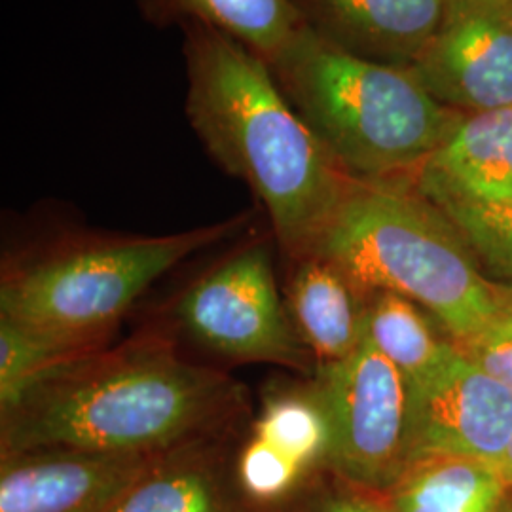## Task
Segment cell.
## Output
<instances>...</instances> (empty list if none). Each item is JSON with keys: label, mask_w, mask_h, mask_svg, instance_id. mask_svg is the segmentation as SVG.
I'll use <instances>...</instances> for the list:
<instances>
[{"label": "cell", "mask_w": 512, "mask_h": 512, "mask_svg": "<svg viewBox=\"0 0 512 512\" xmlns=\"http://www.w3.org/2000/svg\"><path fill=\"white\" fill-rule=\"evenodd\" d=\"M181 29L190 126L213 160L253 190L289 258L310 256L353 179L260 57L219 29Z\"/></svg>", "instance_id": "6da1fadb"}, {"label": "cell", "mask_w": 512, "mask_h": 512, "mask_svg": "<svg viewBox=\"0 0 512 512\" xmlns=\"http://www.w3.org/2000/svg\"><path fill=\"white\" fill-rule=\"evenodd\" d=\"M238 385L160 338L95 351L0 410L2 456L37 450L165 454L236 412Z\"/></svg>", "instance_id": "7a4b0ae2"}, {"label": "cell", "mask_w": 512, "mask_h": 512, "mask_svg": "<svg viewBox=\"0 0 512 512\" xmlns=\"http://www.w3.org/2000/svg\"><path fill=\"white\" fill-rule=\"evenodd\" d=\"M268 67L353 181L416 179L463 114L440 105L408 69L349 54L306 25Z\"/></svg>", "instance_id": "3957f363"}, {"label": "cell", "mask_w": 512, "mask_h": 512, "mask_svg": "<svg viewBox=\"0 0 512 512\" xmlns=\"http://www.w3.org/2000/svg\"><path fill=\"white\" fill-rule=\"evenodd\" d=\"M311 255L323 256L359 293H395L431 311L454 336L471 338L499 313L456 224L404 181H351Z\"/></svg>", "instance_id": "277c9868"}, {"label": "cell", "mask_w": 512, "mask_h": 512, "mask_svg": "<svg viewBox=\"0 0 512 512\" xmlns=\"http://www.w3.org/2000/svg\"><path fill=\"white\" fill-rule=\"evenodd\" d=\"M249 215L167 236L97 238L6 275L0 317L63 340L105 344L148 287L205 247L238 234Z\"/></svg>", "instance_id": "5b68a950"}, {"label": "cell", "mask_w": 512, "mask_h": 512, "mask_svg": "<svg viewBox=\"0 0 512 512\" xmlns=\"http://www.w3.org/2000/svg\"><path fill=\"white\" fill-rule=\"evenodd\" d=\"M315 389L332 429L329 465L385 494L410 465L408 378L365 338L348 359L319 366Z\"/></svg>", "instance_id": "8992f818"}, {"label": "cell", "mask_w": 512, "mask_h": 512, "mask_svg": "<svg viewBox=\"0 0 512 512\" xmlns=\"http://www.w3.org/2000/svg\"><path fill=\"white\" fill-rule=\"evenodd\" d=\"M177 317L198 342L224 357L294 370L310 363V349L281 302L264 241L239 249L188 287Z\"/></svg>", "instance_id": "52a82bcc"}, {"label": "cell", "mask_w": 512, "mask_h": 512, "mask_svg": "<svg viewBox=\"0 0 512 512\" xmlns=\"http://www.w3.org/2000/svg\"><path fill=\"white\" fill-rule=\"evenodd\" d=\"M406 69L448 109L512 107V0H446L437 33Z\"/></svg>", "instance_id": "ba28073f"}, {"label": "cell", "mask_w": 512, "mask_h": 512, "mask_svg": "<svg viewBox=\"0 0 512 512\" xmlns=\"http://www.w3.org/2000/svg\"><path fill=\"white\" fill-rule=\"evenodd\" d=\"M410 461L456 456L497 463L512 444V391L454 344L421 382L410 384Z\"/></svg>", "instance_id": "9c48e42d"}, {"label": "cell", "mask_w": 512, "mask_h": 512, "mask_svg": "<svg viewBox=\"0 0 512 512\" xmlns=\"http://www.w3.org/2000/svg\"><path fill=\"white\" fill-rule=\"evenodd\" d=\"M162 459L82 450L2 456L0 512H103Z\"/></svg>", "instance_id": "30bf717a"}, {"label": "cell", "mask_w": 512, "mask_h": 512, "mask_svg": "<svg viewBox=\"0 0 512 512\" xmlns=\"http://www.w3.org/2000/svg\"><path fill=\"white\" fill-rule=\"evenodd\" d=\"M302 23L363 59L408 67L433 38L446 0H291Z\"/></svg>", "instance_id": "8fae6325"}, {"label": "cell", "mask_w": 512, "mask_h": 512, "mask_svg": "<svg viewBox=\"0 0 512 512\" xmlns=\"http://www.w3.org/2000/svg\"><path fill=\"white\" fill-rule=\"evenodd\" d=\"M416 184L420 192L512 202V107L461 114Z\"/></svg>", "instance_id": "7c38bea8"}, {"label": "cell", "mask_w": 512, "mask_h": 512, "mask_svg": "<svg viewBox=\"0 0 512 512\" xmlns=\"http://www.w3.org/2000/svg\"><path fill=\"white\" fill-rule=\"evenodd\" d=\"M359 294L348 277L323 256L296 260L287 289V311L319 365L348 359L365 340L366 306Z\"/></svg>", "instance_id": "4fadbf2b"}, {"label": "cell", "mask_w": 512, "mask_h": 512, "mask_svg": "<svg viewBox=\"0 0 512 512\" xmlns=\"http://www.w3.org/2000/svg\"><path fill=\"white\" fill-rule=\"evenodd\" d=\"M145 21L158 29L200 23L236 38L272 65L304 23L291 0H137Z\"/></svg>", "instance_id": "5bb4252c"}, {"label": "cell", "mask_w": 512, "mask_h": 512, "mask_svg": "<svg viewBox=\"0 0 512 512\" xmlns=\"http://www.w3.org/2000/svg\"><path fill=\"white\" fill-rule=\"evenodd\" d=\"M509 484L495 463L421 456L384 494L391 512H499Z\"/></svg>", "instance_id": "9a60e30c"}, {"label": "cell", "mask_w": 512, "mask_h": 512, "mask_svg": "<svg viewBox=\"0 0 512 512\" xmlns=\"http://www.w3.org/2000/svg\"><path fill=\"white\" fill-rule=\"evenodd\" d=\"M365 338L410 384L427 378L454 348L435 336L416 302L395 293H374L366 306Z\"/></svg>", "instance_id": "2e32d148"}, {"label": "cell", "mask_w": 512, "mask_h": 512, "mask_svg": "<svg viewBox=\"0 0 512 512\" xmlns=\"http://www.w3.org/2000/svg\"><path fill=\"white\" fill-rule=\"evenodd\" d=\"M103 344L63 340L0 317V410L55 372L101 351Z\"/></svg>", "instance_id": "e0dca14e"}, {"label": "cell", "mask_w": 512, "mask_h": 512, "mask_svg": "<svg viewBox=\"0 0 512 512\" xmlns=\"http://www.w3.org/2000/svg\"><path fill=\"white\" fill-rule=\"evenodd\" d=\"M253 437L275 446L304 471L329 463L332 429L315 385L302 391H279L264 403Z\"/></svg>", "instance_id": "ac0fdd59"}, {"label": "cell", "mask_w": 512, "mask_h": 512, "mask_svg": "<svg viewBox=\"0 0 512 512\" xmlns=\"http://www.w3.org/2000/svg\"><path fill=\"white\" fill-rule=\"evenodd\" d=\"M103 512H224L213 478L162 459Z\"/></svg>", "instance_id": "d6986e66"}, {"label": "cell", "mask_w": 512, "mask_h": 512, "mask_svg": "<svg viewBox=\"0 0 512 512\" xmlns=\"http://www.w3.org/2000/svg\"><path fill=\"white\" fill-rule=\"evenodd\" d=\"M456 224L482 264L512 285V202H476L446 192H421Z\"/></svg>", "instance_id": "ffe728a7"}, {"label": "cell", "mask_w": 512, "mask_h": 512, "mask_svg": "<svg viewBox=\"0 0 512 512\" xmlns=\"http://www.w3.org/2000/svg\"><path fill=\"white\" fill-rule=\"evenodd\" d=\"M243 490L256 501H275L289 494L306 473L294 459L264 440H249L238 465Z\"/></svg>", "instance_id": "44dd1931"}, {"label": "cell", "mask_w": 512, "mask_h": 512, "mask_svg": "<svg viewBox=\"0 0 512 512\" xmlns=\"http://www.w3.org/2000/svg\"><path fill=\"white\" fill-rule=\"evenodd\" d=\"M454 344L469 361L512 391V315L499 311L486 327Z\"/></svg>", "instance_id": "7402d4cb"}, {"label": "cell", "mask_w": 512, "mask_h": 512, "mask_svg": "<svg viewBox=\"0 0 512 512\" xmlns=\"http://www.w3.org/2000/svg\"><path fill=\"white\" fill-rule=\"evenodd\" d=\"M317 512H391L384 505V501L368 499L365 495H330Z\"/></svg>", "instance_id": "603a6c76"}, {"label": "cell", "mask_w": 512, "mask_h": 512, "mask_svg": "<svg viewBox=\"0 0 512 512\" xmlns=\"http://www.w3.org/2000/svg\"><path fill=\"white\" fill-rule=\"evenodd\" d=\"M499 311L512 315V285H495Z\"/></svg>", "instance_id": "cb8c5ba5"}, {"label": "cell", "mask_w": 512, "mask_h": 512, "mask_svg": "<svg viewBox=\"0 0 512 512\" xmlns=\"http://www.w3.org/2000/svg\"><path fill=\"white\" fill-rule=\"evenodd\" d=\"M495 465H497L499 473L505 478V482L509 484V488H512V444L509 446V450L505 452V456L499 459Z\"/></svg>", "instance_id": "d4e9b609"}, {"label": "cell", "mask_w": 512, "mask_h": 512, "mask_svg": "<svg viewBox=\"0 0 512 512\" xmlns=\"http://www.w3.org/2000/svg\"><path fill=\"white\" fill-rule=\"evenodd\" d=\"M512 512V511H511Z\"/></svg>", "instance_id": "484cf974"}]
</instances>
